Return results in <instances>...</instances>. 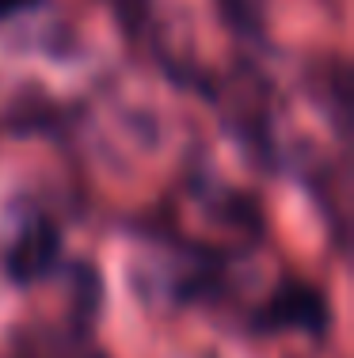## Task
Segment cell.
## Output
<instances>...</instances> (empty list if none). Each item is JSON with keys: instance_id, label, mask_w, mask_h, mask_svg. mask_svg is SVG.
Returning <instances> with one entry per match:
<instances>
[{"instance_id": "1", "label": "cell", "mask_w": 354, "mask_h": 358, "mask_svg": "<svg viewBox=\"0 0 354 358\" xmlns=\"http://www.w3.org/2000/svg\"><path fill=\"white\" fill-rule=\"evenodd\" d=\"M57 255V229L46 217H31L27 225L15 233L12 252H8V271H12L20 282H31L42 271H50Z\"/></svg>"}, {"instance_id": "2", "label": "cell", "mask_w": 354, "mask_h": 358, "mask_svg": "<svg viewBox=\"0 0 354 358\" xmlns=\"http://www.w3.org/2000/svg\"><path fill=\"white\" fill-rule=\"evenodd\" d=\"M23 4H27V0H0V20H4V15H12V12H20Z\"/></svg>"}]
</instances>
